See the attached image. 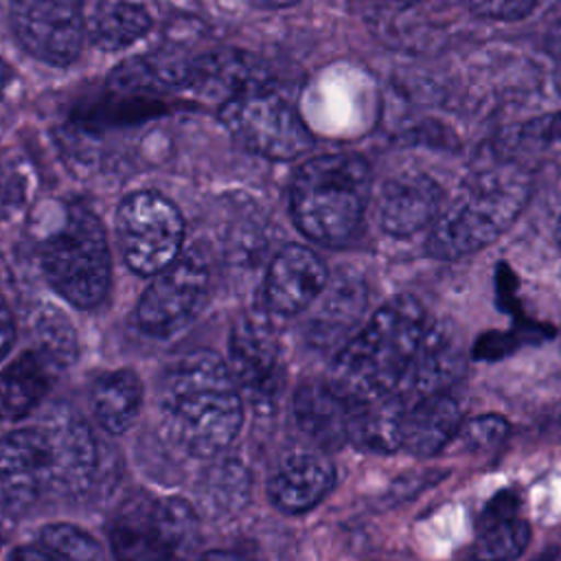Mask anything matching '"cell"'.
Here are the masks:
<instances>
[{"instance_id": "d6a6232c", "label": "cell", "mask_w": 561, "mask_h": 561, "mask_svg": "<svg viewBox=\"0 0 561 561\" xmlns=\"http://www.w3.org/2000/svg\"><path fill=\"white\" fill-rule=\"evenodd\" d=\"M554 557H557V552L552 550V552H548V554H541V557H539V559H535V561H552Z\"/></svg>"}, {"instance_id": "4dcf8cb0", "label": "cell", "mask_w": 561, "mask_h": 561, "mask_svg": "<svg viewBox=\"0 0 561 561\" xmlns=\"http://www.w3.org/2000/svg\"><path fill=\"white\" fill-rule=\"evenodd\" d=\"M550 53L554 57V81H557V90L561 92V22L557 24V28L550 33Z\"/></svg>"}, {"instance_id": "7a4b0ae2", "label": "cell", "mask_w": 561, "mask_h": 561, "mask_svg": "<svg viewBox=\"0 0 561 561\" xmlns=\"http://www.w3.org/2000/svg\"><path fill=\"white\" fill-rule=\"evenodd\" d=\"M96 440L75 416L0 438V508L24 515L46 493H81L96 471Z\"/></svg>"}, {"instance_id": "8992f818", "label": "cell", "mask_w": 561, "mask_h": 561, "mask_svg": "<svg viewBox=\"0 0 561 561\" xmlns=\"http://www.w3.org/2000/svg\"><path fill=\"white\" fill-rule=\"evenodd\" d=\"M48 285L79 309L96 307L112 278V259L99 217L81 204L61 208L59 224L39 243Z\"/></svg>"}, {"instance_id": "52a82bcc", "label": "cell", "mask_w": 561, "mask_h": 561, "mask_svg": "<svg viewBox=\"0 0 561 561\" xmlns=\"http://www.w3.org/2000/svg\"><path fill=\"white\" fill-rule=\"evenodd\" d=\"M197 530L195 511L178 497L127 500L110 524L116 561H178Z\"/></svg>"}, {"instance_id": "ffe728a7", "label": "cell", "mask_w": 561, "mask_h": 561, "mask_svg": "<svg viewBox=\"0 0 561 561\" xmlns=\"http://www.w3.org/2000/svg\"><path fill=\"white\" fill-rule=\"evenodd\" d=\"M151 26L147 9L131 0H99L85 13V33L103 50H121Z\"/></svg>"}, {"instance_id": "f1b7e54d", "label": "cell", "mask_w": 561, "mask_h": 561, "mask_svg": "<svg viewBox=\"0 0 561 561\" xmlns=\"http://www.w3.org/2000/svg\"><path fill=\"white\" fill-rule=\"evenodd\" d=\"M11 561H64V559H59L48 548L37 543V546H20V548H15L13 554H11Z\"/></svg>"}, {"instance_id": "8fae6325", "label": "cell", "mask_w": 561, "mask_h": 561, "mask_svg": "<svg viewBox=\"0 0 561 561\" xmlns=\"http://www.w3.org/2000/svg\"><path fill=\"white\" fill-rule=\"evenodd\" d=\"M11 26L28 55L68 66L85 35L83 0H11Z\"/></svg>"}, {"instance_id": "9c48e42d", "label": "cell", "mask_w": 561, "mask_h": 561, "mask_svg": "<svg viewBox=\"0 0 561 561\" xmlns=\"http://www.w3.org/2000/svg\"><path fill=\"white\" fill-rule=\"evenodd\" d=\"M116 241L125 263L142 276H156L182 252L184 219L156 191L127 195L116 210Z\"/></svg>"}, {"instance_id": "e575fe53", "label": "cell", "mask_w": 561, "mask_h": 561, "mask_svg": "<svg viewBox=\"0 0 561 561\" xmlns=\"http://www.w3.org/2000/svg\"><path fill=\"white\" fill-rule=\"evenodd\" d=\"M2 79H4V66L0 64V83H2Z\"/></svg>"}, {"instance_id": "e0dca14e", "label": "cell", "mask_w": 561, "mask_h": 561, "mask_svg": "<svg viewBox=\"0 0 561 561\" xmlns=\"http://www.w3.org/2000/svg\"><path fill=\"white\" fill-rule=\"evenodd\" d=\"M294 416L320 449H340L348 440V403L331 381L302 383L294 394Z\"/></svg>"}, {"instance_id": "9a60e30c", "label": "cell", "mask_w": 561, "mask_h": 561, "mask_svg": "<svg viewBox=\"0 0 561 561\" xmlns=\"http://www.w3.org/2000/svg\"><path fill=\"white\" fill-rule=\"evenodd\" d=\"M335 484V469L320 451L287 456L270 476L267 493L272 504L289 515L305 513L320 504Z\"/></svg>"}, {"instance_id": "484cf974", "label": "cell", "mask_w": 561, "mask_h": 561, "mask_svg": "<svg viewBox=\"0 0 561 561\" xmlns=\"http://www.w3.org/2000/svg\"><path fill=\"white\" fill-rule=\"evenodd\" d=\"M522 136L530 145L561 149V112H552L526 123Z\"/></svg>"}, {"instance_id": "83f0119b", "label": "cell", "mask_w": 561, "mask_h": 561, "mask_svg": "<svg viewBox=\"0 0 561 561\" xmlns=\"http://www.w3.org/2000/svg\"><path fill=\"white\" fill-rule=\"evenodd\" d=\"M20 191H22L20 175L13 173L9 164L0 167V208H9L15 202Z\"/></svg>"}, {"instance_id": "d4e9b609", "label": "cell", "mask_w": 561, "mask_h": 561, "mask_svg": "<svg viewBox=\"0 0 561 561\" xmlns=\"http://www.w3.org/2000/svg\"><path fill=\"white\" fill-rule=\"evenodd\" d=\"M539 0H469L476 15L486 20H522L528 18Z\"/></svg>"}, {"instance_id": "1f68e13d", "label": "cell", "mask_w": 561, "mask_h": 561, "mask_svg": "<svg viewBox=\"0 0 561 561\" xmlns=\"http://www.w3.org/2000/svg\"><path fill=\"white\" fill-rule=\"evenodd\" d=\"M245 2H250L252 7H259V9H280V7L296 4L298 0H245Z\"/></svg>"}, {"instance_id": "5bb4252c", "label": "cell", "mask_w": 561, "mask_h": 561, "mask_svg": "<svg viewBox=\"0 0 561 561\" xmlns=\"http://www.w3.org/2000/svg\"><path fill=\"white\" fill-rule=\"evenodd\" d=\"M443 208L440 186L425 173L390 178L377 199V219L392 237H412L430 228Z\"/></svg>"}, {"instance_id": "d6986e66", "label": "cell", "mask_w": 561, "mask_h": 561, "mask_svg": "<svg viewBox=\"0 0 561 561\" xmlns=\"http://www.w3.org/2000/svg\"><path fill=\"white\" fill-rule=\"evenodd\" d=\"M142 405V383L134 370L121 368L99 375L90 386V408L96 423L110 434L134 425Z\"/></svg>"}, {"instance_id": "277c9868", "label": "cell", "mask_w": 561, "mask_h": 561, "mask_svg": "<svg viewBox=\"0 0 561 561\" xmlns=\"http://www.w3.org/2000/svg\"><path fill=\"white\" fill-rule=\"evenodd\" d=\"M370 195V167L353 153H327L300 164L289 188L298 230L316 243L342 245L359 230Z\"/></svg>"}, {"instance_id": "7402d4cb", "label": "cell", "mask_w": 561, "mask_h": 561, "mask_svg": "<svg viewBox=\"0 0 561 561\" xmlns=\"http://www.w3.org/2000/svg\"><path fill=\"white\" fill-rule=\"evenodd\" d=\"M248 473L239 462H221L210 469L199 486V497L208 513L217 515L221 511H239L248 500Z\"/></svg>"}, {"instance_id": "4fadbf2b", "label": "cell", "mask_w": 561, "mask_h": 561, "mask_svg": "<svg viewBox=\"0 0 561 561\" xmlns=\"http://www.w3.org/2000/svg\"><path fill=\"white\" fill-rule=\"evenodd\" d=\"M327 278V265L313 250L289 243L276 252L267 267V307L280 316H296L320 296Z\"/></svg>"}, {"instance_id": "2e32d148", "label": "cell", "mask_w": 561, "mask_h": 561, "mask_svg": "<svg viewBox=\"0 0 561 561\" xmlns=\"http://www.w3.org/2000/svg\"><path fill=\"white\" fill-rule=\"evenodd\" d=\"M460 425V405L447 390L419 397L403 414L401 447L412 456H432L458 434Z\"/></svg>"}, {"instance_id": "ac0fdd59", "label": "cell", "mask_w": 561, "mask_h": 561, "mask_svg": "<svg viewBox=\"0 0 561 561\" xmlns=\"http://www.w3.org/2000/svg\"><path fill=\"white\" fill-rule=\"evenodd\" d=\"M50 359L44 353H22L0 373V421H18L33 412L53 386Z\"/></svg>"}, {"instance_id": "4316f807", "label": "cell", "mask_w": 561, "mask_h": 561, "mask_svg": "<svg viewBox=\"0 0 561 561\" xmlns=\"http://www.w3.org/2000/svg\"><path fill=\"white\" fill-rule=\"evenodd\" d=\"M13 340H15V320H13V313H11L9 305L0 296V362L11 351Z\"/></svg>"}, {"instance_id": "cb8c5ba5", "label": "cell", "mask_w": 561, "mask_h": 561, "mask_svg": "<svg viewBox=\"0 0 561 561\" xmlns=\"http://www.w3.org/2000/svg\"><path fill=\"white\" fill-rule=\"evenodd\" d=\"M460 443L469 449L484 451L493 449L508 436V423L500 414H480L476 419H469L458 430Z\"/></svg>"}, {"instance_id": "30bf717a", "label": "cell", "mask_w": 561, "mask_h": 561, "mask_svg": "<svg viewBox=\"0 0 561 561\" xmlns=\"http://www.w3.org/2000/svg\"><path fill=\"white\" fill-rule=\"evenodd\" d=\"M208 263L191 250L158 272L136 307L140 329L156 337H169L186 327L199 311L208 289Z\"/></svg>"}, {"instance_id": "603a6c76", "label": "cell", "mask_w": 561, "mask_h": 561, "mask_svg": "<svg viewBox=\"0 0 561 561\" xmlns=\"http://www.w3.org/2000/svg\"><path fill=\"white\" fill-rule=\"evenodd\" d=\"M39 543L64 561H99L101 546L72 524H48L39 530Z\"/></svg>"}, {"instance_id": "3957f363", "label": "cell", "mask_w": 561, "mask_h": 561, "mask_svg": "<svg viewBox=\"0 0 561 561\" xmlns=\"http://www.w3.org/2000/svg\"><path fill=\"white\" fill-rule=\"evenodd\" d=\"M158 410L167 436L197 458L224 451L243 423L241 390L230 366L213 351L186 353L164 368Z\"/></svg>"}, {"instance_id": "5b68a950", "label": "cell", "mask_w": 561, "mask_h": 561, "mask_svg": "<svg viewBox=\"0 0 561 561\" xmlns=\"http://www.w3.org/2000/svg\"><path fill=\"white\" fill-rule=\"evenodd\" d=\"M528 197L526 175L493 169L469 178L430 226L427 252L436 259H462L495 241L519 215Z\"/></svg>"}, {"instance_id": "836d02e7", "label": "cell", "mask_w": 561, "mask_h": 561, "mask_svg": "<svg viewBox=\"0 0 561 561\" xmlns=\"http://www.w3.org/2000/svg\"><path fill=\"white\" fill-rule=\"evenodd\" d=\"M557 243L561 248V215H559V221H557Z\"/></svg>"}, {"instance_id": "6da1fadb", "label": "cell", "mask_w": 561, "mask_h": 561, "mask_svg": "<svg viewBox=\"0 0 561 561\" xmlns=\"http://www.w3.org/2000/svg\"><path fill=\"white\" fill-rule=\"evenodd\" d=\"M430 324L423 305L414 296H394L342 346L329 381L348 405L392 394L416 401L412 390L414 370Z\"/></svg>"}, {"instance_id": "ba28073f", "label": "cell", "mask_w": 561, "mask_h": 561, "mask_svg": "<svg viewBox=\"0 0 561 561\" xmlns=\"http://www.w3.org/2000/svg\"><path fill=\"white\" fill-rule=\"evenodd\" d=\"M219 116L243 147L272 160L298 158L313 145L289 101L265 83L230 96L221 103Z\"/></svg>"}, {"instance_id": "7c38bea8", "label": "cell", "mask_w": 561, "mask_h": 561, "mask_svg": "<svg viewBox=\"0 0 561 561\" xmlns=\"http://www.w3.org/2000/svg\"><path fill=\"white\" fill-rule=\"evenodd\" d=\"M230 370L254 408L270 410L276 405L285 386V366L272 327L259 318H243L234 324Z\"/></svg>"}, {"instance_id": "f546056e", "label": "cell", "mask_w": 561, "mask_h": 561, "mask_svg": "<svg viewBox=\"0 0 561 561\" xmlns=\"http://www.w3.org/2000/svg\"><path fill=\"white\" fill-rule=\"evenodd\" d=\"M188 561H254V559L241 550H208Z\"/></svg>"}, {"instance_id": "44dd1931", "label": "cell", "mask_w": 561, "mask_h": 561, "mask_svg": "<svg viewBox=\"0 0 561 561\" xmlns=\"http://www.w3.org/2000/svg\"><path fill=\"white\" fill-rule=\"evenodd\" d=\"M530 539V526L519 515L478 522L473 541L476 561H508L524 552Z\"/></svg>"}]
</instances>
